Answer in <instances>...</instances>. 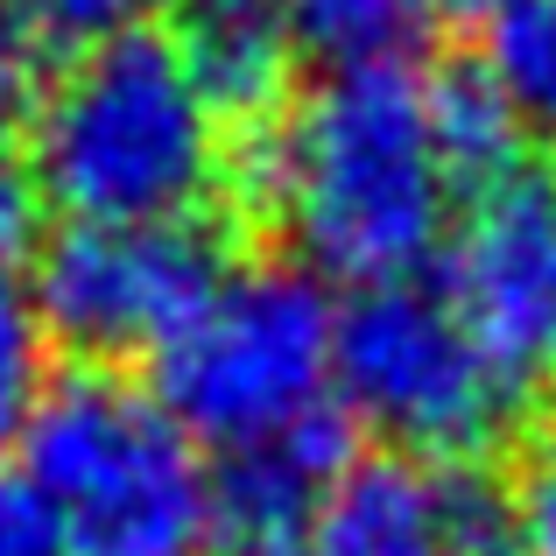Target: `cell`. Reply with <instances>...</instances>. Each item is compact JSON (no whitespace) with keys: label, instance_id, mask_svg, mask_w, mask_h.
Masks as SVG:
<instances>
[{"label":"cell","instance_id":"cell-1","mask_svg":"<svg viewBox=\"0 0 556 556\" xmlns=\"http://www.w3.org/2000/svg\"><path fill=\"white\" fill-rule=\"evenodd\" d=\"M240 184L303 268L353 289L408 282L437 254L458 190L430 135V92L402 56L345 64L289 99L254 135Z\"/></svg>","mask_w":556,"mask_h":556},{"label":"cell","instance_id":"cell-2","mask_svg":"<svg viewBox=\"0 0 556 556\" xmlns=\"http://www.w3.org/2000/svg\"><path fill=\"white\" fill-rule=\"evenodd\" d=\"M28 169L71 226H141L198 218L226 190L232 155L184 42L135 28L50 71L28 121Z\"/></svg>","mask_w":556,"mask_h":556},{"label":"cell","instance_id":"cell-3","mask_svg":"<svg viewBox=\"0 0 556 556\" xmlns=\"http://www.w3.org/2000/svg\"><path fill=\"white\" fill-rule=\"evenodd\" d=\"M22 479L56 529V556H198L212 543V472L190 430L113 367L42 388Z\"/></svg>","mask_w":556,"mask_h":556},{"label":"cell","instance_id":"cell-4","mask_svg":"<svg viewBox=\"0 0 556 556\" xmlns=\"http://www.w3.org/2000/svg\"><path fill=\"white\" fill-rule=\"evenodd\" d=\"M331 353H339V311L325 303L317 275L247 268L226 275L218 296L155 359V402L190 430V444H212L226 458L339 408Z\"/></svg>","mask_w":556,"mask_h":556},{"label":"cell","instance_id":"cell-5","mask_svg":"<svg viewBox=\"0 0 556 556\" xmlns=\"http://www.w3.org/2000/svg\"><path fill=\"white\" fill-rule=\"evenodd\" d=\"M331 388L353 422L388 437L394 458L472 465L515 422L521 388L479 353L451 296L422 282L353 289L339 311Z\"/></svg>","mask_w":556,"mask_h":556},{"label":"cell","instance_id":"cell-6","mask_svg":"<svg viewBox=\"0 0 556 556\" xmlns=\"http://www.w3.org/2000/svg\"><path fill=\"white\" fill-rule=\"evenodd\" d=\"M226 282V247L204 218L64 226L36 261V317L85 367L163 359Z\"/></svg>","mask_w":556,"mask_h":556},{"label":"cell","instance_id":"cell-7","mask_svg":"<svg viewBox=\"0 0 556 556\" xmlns=\"http://www.w3.org/2000/svg\"><path fill=\"white\" fill-rule=\"evenodd\" d=\"M451 311L521 394L556 380V169H507L451 240Z\"/></svg>","mask_w":556,"mask_h":556},{"label":"cell","instance_id":"cell-8","mask_svg":"<svg viewBox=\"0 0 556 556\" xmlns=\"http://www.w3.org/2000/svg\"><path fill=\"white\" fill-rule=\"evenodd\" d=\"M345 472H353V416L345 408H325L282 437L226 451L212 465V535H226L240 556L289 549Z\"/></svg>","mask_w":556,"mask_h":556},{"label":"cell","instance_id":"cell-9","mask_svg":"<svg viewBox=\"0 0 556 556\" xmlns=\"http://www.w3.org/2000/svg\"><path fill=\"white\" fill-rule=\"evenodd\" d=\"M317 556H444L437 549V472L416 458H359L311 521Z\"/></svg>","mask_w":556,"mask_h":556},{"label":"cell","instance_id":"cell-10","mask_svg":"<svg viewBox=\"0 0 556 556\" xmlns=\"http://www.w3.org/2000/svg\"><path fill=\"white\" fill-rule=\"evenodd\" d=\"M422 92H430V135L444 149L451 184L486 190L507 169H521V121L486 64H465V56L458 64H437L422 78Z\"/></svg>","mask_w":556,"mask_h":556},{"label":"cell","instance_id":"cell-11","mask_svg":"<svg viewBox=\"0 0 556 556\" xmlns=\"http://www.w3.org/2000/svg\"><path fill=\"white\" fill-rule=\"evenodd\" d=\"M486 71L501 78L521 135L556 149V0H507L493 14Z\"/></svg>","mask_w":556,"mask_h":556},{"label":"cell","instance_id":"cell-12","mask_svg":"<svg viewBox=\"0 0 556 556\" xmlns=\"http://www.w3.org/2000/svg\"><path fill=\"white\" fill-rule=\"evenodd\" d=\"M275 14H282L289 42L325 56L331 71L388 64L416 28V0H275Z\"/></svg>","mask_w":556,"mask_h":556},{"label":"cell","instance_id":"cell-13","mask_svg":"<svg viewBox=\"0 0 556 556\" xmlns=\"http://www.w3.org/2000/svg\"><path fill=\"white\" fill-rule=\"evenodd\" d=\"M437 549L444 556H529L515 486L486 465H437Z\"/></svg>","mask_w":556,"mask_h":556},{"label":"cell","instance_id":"cell-14","mask_svg":"<svg viewBox=\"0 0 556 556\" xmlns=\"http://www.w3.org/2000/svg\"><path fill=\"white\" fill-rule=\"evenodd\" d=\"M169 8V0H8V22L22 28L28 42H42V50H99V42L113 36H135V28H149V14Z\"/></svg>","mask_w":556,"mask_h":556},{"label":"cell","instance_id":"cell-15","mask_svg":"<svg viewBox=\"0 0 556 556\" xmlns=\"http://www.w3.org/2000/svg\"><path fill=\"white\" fill-rule=\"evenodd\" d=\"M42 317H36V296L28 289H14L8 275H0V444H14V437L28 430V416H36L42 402Z\"/></svg>","mask_w":556,"mask_h":556},{"label":"cell","instance_id":"cell-16","mask_svg":"<svg viewBox=\"0 0 556 556\" xmlns=\"http://www.w3.org/2000/svg\"><path fill=\"white\" fill-rule=\"evenodd\" d=\"M36 204H42V190H36V169H28V149L14 141V121L0 113V275L36 232Z\"/></svg>","mask_w":556,"mask_h":556},{"label":"cell","instance_id":"cell-17","mask_svg":"<svg viewBox=\"0 0 556 556\" xmlns=\"http://www.w3.org/2000/svg\"><path fill=\"white\" fill-rule=\"evenodd\" d=\"M0 556H56V529L42 515L36 486L0 465Z\"/></svg>","mask_w":556,"mask_h":556},{"label":"cell","instance_id":"cell-18","mask_svg":"<svg viewBox=\"0 0 556 556\" xmlns=\"http://www.w3.org/2000/svg\"><path fill=\"white\" fill-rule=\"evenodd\" d=\"M515 515H521V549L556 556V458L529 465V472L515 479Z\"/></svg>","mask_w":556,"mask_h":556},{"label":"cell","instance_id":"cell-19","mask_svg":"<svg viewBox=\"0 0 556 556\" xmlns=\"http://www.w3.org/2000/svg\"><path fill=\"white\" fill-rule=\"evenodd\" d=\"M507 0H416V14H444V22H493Z\"/></svg>","mask_w":556,"mask_h":556},{"label":"cell","instance_id":"cell-20","mask_svg":"<svg viewBox=\"0 0 556 556\" xmlns=\"http://www.w3.org/2000/svg\"><path fill=\"white\" fill-rule=\"evenodd\" d=\"M275 556H296V549H275ZM303 556H317V549H303Z\"/></svg>","mask_w":556,"mask_h":556}]
</instances>
